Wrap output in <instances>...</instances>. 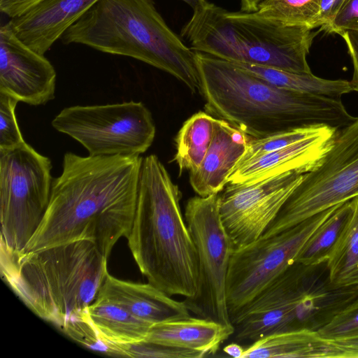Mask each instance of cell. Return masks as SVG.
Returning a JSON list of instances; mask_svg holds the SVG:
<instances>
[{
    "mask_svg": "<svg viewBox=\"0 0 358 358\" xmlns=\"http://www.w3.org/2000/svg\"><path fill=\"white\" fill-rule=\"evenodd\" d=\"M142 161L140 155L66 152L43 219L22 251L89 241L108 258L131 229Z\"/></svg>",
    "mask_w": 358,
    "mask_h": 358,
    "instance_id": "6da1fadb",
    "label": "cell"
},
{
    "mask_svg": "<svg viewBox=\"0 0 358 358\" xmlns=\"http://www.w3.org/2000/svg\"><path fill=\"white\" fill-rule=\"evenodd\" d=\"M195 53L205 111L253 139L306 127L340 129L356 118L341 99L280 89L232 62Z\"/></svg>",
    "mask_w": 358,
    "mask_h": 358,
    "instance_id": "7a4b0ae2",
    "label": "cell"
},
{
    "mask_svg": "<svg viewBox=\"0 0 358 358\" xmlns=\"http://www.w3.org/2000/svg\"><path fill=\"white\" fill-rule=\"evenodd\" d=\"M181 193L155 155L143 158L134 217L127 238L141 273L170 296L193 297L198 257L183 217Z\"/></svg>",
    "mask_w": 358,
    "mask_h": 358,
    "instance_id": "3957f363",
    "label": "cell"
},
{
    "mask_svg": "<svg viewBox=\"0 0 358 358\" xmlns=\"http://www.w3.org/2000/svg\"><path fill=\"white\" fill-rule=\"evenodd\" d=\"M107 260L89 241L29 252L1 246L4 281L34 314L59 328L96 299Z\"/></svg>",
    "mask_w": 358,
    "mask_h": 358,
    "instance_id": "277c9868",
    "label": "cell"
},
{
    "mask_svg": "<svg viewBox=\"0 0 358 358\" xmlns=\"http://www.w3.org/2000/svg\"><path fill=\"white\" fill-rule=\"evenodd\" d=\"M62 39L140 60L200 92L195 52L169 28L153 0H99Z\"/></svg>",
    "mask_w": 358,
    "mask_h": 358,
    "instance_id": "5b68a950",
    "label": "cell"
},
{
    "mask_svg": "<svg viewBox=\"0 0 358 358\" xmlns=\"http://www.w3.org/2000/svg\"><path fill=\"white\" fill-rule=\"evenodd\" d=\"M193 11L181 30L192 50L234 63L311 73L306 57L320 30L255 13L229 12L210 3Z\"/></svg>",
    "mask_w": 358,
    "mask_h": 358,
    "instance_id": "8992f818",
    "label": "cell"
},
{
    "mask_svg": "<svg viewBox=\"0 0 358 358\" xmlns=\"http://www.w3.org/2000/svg\"><path fill=\"white\" fill-rule=\"evenodd\" d=\"M317 266L294 263L250 302L230 316L234 342L248 346L268 335L317 331L358 297V286L335 287Z\"/></svg>",
    "mask_w": 358,
    "mask_h": 358,
    "instance_id": "52a82bcc",
    "label": "cell"
},
{
    "mask_svg": "<svg viewBox=\"0 0 358 358\" xmlns=\"http://www.w3.org/2000/svg\"><path fill=\"white\" fill-rule=\"evenodd\" d=\"M52 168L25 141L0 149L1 246L21 251L37 229L50 198Z\"/></svg>",
    "mask_w": 358,
    "mask_h": 358,
    "instance_id": "ba28073f",
    "label": "cell"
},
{
    "mask_svg": "<svg viewBox=\"0 0 358 358\" xmlns=\"http://www.w3.org/2000/svg\"><path fill=\"white\" fill-rule=\"evenodd\" d=\"M358 196V117L340 129L325 157L303 173L266 229L268 238Z\"/></svg>",
    "mask_w": 358,
    "mask_h": 358,
    "instance_id": "9c48e42d",
    "label": "cell"
},
{
    "mask_svg": "<svg viewBox=\"0 0 358 358\" xmlns=\"http://www.w3.org/2000/svg\"><path fill=\"white\" fill-rule=\"evenodd\" d=\"M184 215L198 257L197 291L184 302L196 317L234 328L227 303L226 285L236 247L220 217L219 194L190 198Z\"/></svg>",
    "mask_w": 358,
    "mask_h": 358,
    "instance_id": "30bf717a",
    "label": "cell"
},
{
    "mask_svg": "<svg viewBox=\"0 0 358 358\" xmlns=\"http://www.w3.org/2000/svg\"><path fill=\"white\" fill-rule=\"evenodd\" d=\"M51 124L94 157L140 155L151 146L156 133L150 111L134 101L64 108Z\"/></svg>",
    "mask_w": 358,
    "mask_h": 358,
    "instance_id": "8fae6325",
    "label": "cell"
},
{
    "mask_svg": "<svg viewBox=\"0 0 358 358\" xmlns=\"http://www.w3.org/2000/svg\"><path fill=\"white\" fill-rule=\"evenodd\" d=\"M339 206L276 235L260 237L235 248L229 265L226 285L230 316L250 302L296 263L299 252L310 236Z\"/></svg>",
    "mask_w": 358,
    "mask_h": 358,
    "instance_id": "7c38bea8",
    "label": "cell"
},
{
    "mask_svg": "<svg viewBox=\"0 0 358 358\" xmlns=\"http://www.w3.org/2000/svg\"><path fill=\"white\" fill-rule=\"evenodd\" d=\"M302 176L287 173L253 183L226 185L219 194L220 214L236 248L264 234Z\"/></svg>",
    "mask_w": 358,
    "mask_h": 358,
    "instance_id": "4fadbf2b",
    "label": "cell"
},
{
    "mask_svg": "<svg viewBox=\"0 0 358 358\" xmlns=\"http://www.w3.org/2000/svg\"><path fill=\"white\" fill-rule=\"evenodd\" d=\"M57 73L41 55L15 35L9 21L0 27V92L31 106L55 98Z\"/></svg>",
    "mask_w": 358,
    "mask_h": 358,
    "instance_id": "5bb4252c",
    "label": "cell"
},
{
    "mask_svg": "<svg viewBox=\"0 0 358 358\" xmlns=\"http://www.w3.org/2000/svg\"><path fill=\"white\" fill-rule=\"evenodd\" d=\"M338 130L325 126L303 141L241 161L230 175L228 183L250 184L287 173H306L325 157Z\"/></svg>",
    "mask_w": 358,
    "mask_h": 358,
    "instance_id": "9a60e30c",
    "label": "cell"
},
{
    "mask_svg": "<svg viewBox=\"0 0 358 358\" xmlns=\"http://www.w3.org/2000/svg\"><path fill=\"white\" fill-rule=\"evenodd\" d=\"M99 0H44L9 21L15 35L41 54Z\"/></svg>",
    "mask_w": 358,
    "mask_h": 358,
    "instance_id": "2e32d148",
    "label": "cell"
},
{
    "mask_svg": "<svg viewBox=\"0 0 358 358\" xmlns=\"http://www.w3.org/2000/svg\"><path fill=\"white\" fill-rule=\"evenodd\" d=\"M252 139L228 122L215 117L208 152L200 166L189 173V182L194 192L207 196L222 191Z\"/></svg>",
    "mask_w": 358,
    "mask_h": 358,
    "instance_id": "e0dca14e",
    "label": "cell"
},
{
    "mask_svg": "<svg viewBox=\"0 0 358 358\" xmlns=\"http://www.w3.org/2000/svg\"><path fill=\"white\" fill-rule=\"evenodd\" d=\"M115 303L152 325L191 317L183 301L148 283L118 279L108 273L97 296Z\"/></svg>",
    "mask_w": 358,
    "mask_h": 358,
    "instance_id": "ac0fdd59",
    "label": "cell"
},
{
    "mask_svg": "<svg viewBox=\"0 0 358 358\" xmlns=\"http://www.w3.org/2000/svg\"><path fill=\"white\" fill-rule=\"evenodd\" d=\"M234 331V328L191 316L152 325L145 341L200 352L207 357L215 354Z\"/></svg>",
    "mask_w": 358,
    "mask_h": 358,
    "instance_id": "d6986e66",
    "label": "cell"
},
{
    "mask_svg": "<svg viewBox=\"0 0 358 358\" xmlns=\"http://www.w3.org/2000/svg\"><path fill=\"white\" fill-rule=\"evenodd\" d=\"M87 318L100 339L118 356L120 348L146 340L152 324L119 305L96 297L87 308Z\"/></svg>",
    "mask_w": 358,
    "mask_h": 358,
    "instance_id": "ffe728a7",
    "label": "cell"
},
{
    "mask_svg": "<svg viewBox=\"0 0 358 358\" xmlns=\"http://www.w3.org/2000/svg\"><path fill=\"white\" fill-rule=\"evenodd\" d=\"M334 349L317 331L302 329L262 337L245 348L242 358H333Z\"/></svg>",
    "mask_w": 358,
    "mask_h": 358,
    "instance_id": "44dd1931",
    "label": "cell"
},
{
    "mask_svg": "<svg viewBox=\"0 0 358 358\" xmlns=\"http://www.w3.org/2000/svg\"><path fill=\"white\" fill-rule=\"evenodd\" d=\"M350 201L348 218L326 262L335 287L358 286V196Z\"/></svg>",
    "mask_w": 358,
    "mask_h": 358,
    "instance_id": "7402d4cb",
    "label": "cell"
},
{
    "mask_svg": "<svg viewBox=\"0 0 358 358\" xmlns=\"http://www.w3.org/2000/svg\"><path fill=\"white\" fill-rule=\"evenodd\" d=\"M234 63V62H232ZM246 71L280 89L336 99L352 91L350 81L327 80L312 73H301L252 64L234 63Z\"/></svg>",
    "mask_w": 358,
    "mask_h": 358,
    "instance_id": "603a6c76",
    "label": "cell"
},
{
    "mask_svg": "<svg viewBox=\"0 0 358 358\" xmlns=\"http://www.w3.org/2000/svg\"><path fill=\"white\" fill-rule=\"evenodd\" d=\"M215 117L199 111L188 118L176 138V162L180 175L184 171H196L201 164L214 133Z\"/></svg>",
    "mask_w": 358,
    "mask_h": 358,
    "instance_id": "cb8c5ba5",
    "label": "cell"
},
{
    "mask_svg": "<svg viewBox=\"0 0 358 358\" xmlns=\"http://www.w3.org/2000/svg\"><path fill=\"white\" fill-rule=\"evenodd\" d=\"M350 201L340 205L314 231L299 252L296 263L317 266L327 262L348 218Z\"/></svg>",
    "mask_w": 358,
    "mask_h": 358,
    "instance_id": "d4e9b609",
    "label": "cell"
},
{
    "mask_svg": "<svg viewBox=\"0 0 358 358\" xmlns=\"http://www.w3.org/2000/svg\"><path fill=\"white\" fill-rule=\"evenodd\" d=\"M321 0H263L256 14L289 24L318 27Z\"/></svg>",
    "mask_w": 358,
    "mask_h": 358,
    "instance_id": "484cf974",
    "label": "cell"
},
{
    "mask_svg": "<svg viewBox=\"0 0 358 358\" xmlns=\"http://www.w3.org/2000/svg\"><path fill=\"white\" fill-rule=\"evenodd\" d=\"M327 125H318L296 128L259 139H252L246 152L240 162L256 155L271 152L291 145L314 136Z\"/></svg>",
    "mask_w": 358,
    "mask_h": 358,
    "instance_id": "4316f807",
    "label": "cell"
},
{
    "mask_svg": "<svg viewBox=\"0 0 358 358\" xmlns=\"http://www.w3.org/2000/svg\"><path fill=\"white\" fill-rule=\"evenodd\" d=\"M317 332L328 341L358 337V297L336 313Z\"/></svg>",
    "mask_w": 358,
    "mask_h": 358,
    "instance_id": "83f0119b",
    "label": "cell"
},
{
    "mask_svg": "<svg viewBox=\"0 0 358 358\" xmlns=\"http://www.w3.org/2000/svg\"><path fill=\"white\" fill-rule=\"evenodd\" d=\"M87 308L70 317L60 329L85 347L110 355V348L100 339L87 318Z\"/></svg>",
    "mask_w": 358,
    "mask_h": 358,
    "instance_id": "f1b7e54d",
    "label": "cell"
},
{
    "mask_svg": "<svg viewBox=\"0 0 358 358\" xmlns=\"http://www.w3.org/2000/svg\"><path fill=\"white\" fill-rule=\"evenodd\" d=\"M17 102L15 98L0 92V149L10 148L24 142L15 115Z\"/></svg>",
    "mask_w": 358,
    "mask_h": 358,
    "instance_id": "f546056e",
    "label": "cell"
},
{
    "mask_svg": "<svg viewBox=\"0 0 358 358\" xmlns=\"http://www.w3.org/2000/svg\"><path fill=\"white\" fill-rule=\"evenodd\" d=\"M119 356L130 357L201 358L197 351L164 345L148 341L120 348Z\"/></svg>",
    "mask_w": 358,
    "mask_h": 358,
    "instance_id": "4dcf8cb0",
    "label": "cell"
},
{
    "mask_svg": "<svg viewBox=\"0 0 358 358\" xmlns=\"http://www.w3.org/2000/svg\"><path fill=\"white\" fill-rule=\"evenodd\" d=\"M322 31L340 36L347 31H358V0H345L331 22Z\"/></svg>",
    "mask_w": 358,
    "mask_h": 358,
    "instance_id": "1f68e13d",
    "label": "cell"
},
{
    "mask_svg": "<svg viewBox=\"0 0 358 358\" xmlns=\"http://www.w3.org/2000/svg\"><path fill=\"white\" fill-rule=\"evenodd\" d=\"M341 36L347 45L353 64V76L350 81L352 91L358 92V31H347Z\"/></svg>",
    "mask_w": 358,
    "mask_h": 358,
    "instance_id": "d6a6232c",
    "label": "cell"
},
{
    "mask_svg": "<svg viewBox=\"0 0 358 358\" xmlns=\"http://www.w3.org/2000/svg\"><path fill=\"white\" fill-rule=\"evenodd\" d=\"M44 0H0V10L10 18L20 16Z\"/></svg>",
    "mask_w": 358,
    "mask_h": 358,
    "instance_id": "836d02e7",
    "label": "cell"
},
{
    "mask_svg": "<svg viewBox=\"0 0 358 358\" xmlns=\"http://www.w3.org/2000/svg\"><path fill=\"white\" fill-rule=\"evenodd\" d=\"M329 342L334 351V358H358V337L331 340Z\"/></svg>",
    "mask_w": 358,
    "mask_h": 358,
    "instance_id": "e575fe53",
    "label": "cell"
},
{
    "mask_svg": "<svg viewBox=\"0 0 358 358\" xmlns=\"http://www.w3.org/2000/svg\"><path fill=\"white\" fill-rule=\"evenodd\" d=\"M345 0H321L320 13L319 16L318 27L322 31L329 25Z\"/></svg>",
    "mask_w": 358,
    "mask_h": 358,
    "instance_id": "d590c367",
    "label": "cell"
},
{
    "mask_svg": "<svg viewBox=\"0 0 358 358\" xmlns=\"http://www.w3.org/2000/svg\"><path fill=\"white\" fill-rule=\"evenodd\" d=\"M224 352L233 357L242 358L245 348L240 343L232 342L223 348Z\"/></svg>",
    "mask_w": 358,
    "mask_h": 358,
    "instance_id": "8d00e7d4",
    "label": "cell"
},
{
    "mask_svg": "<svg viewBox=\"0 0 358 358\" xmlns=\"http://www.w3.org/2000/svg\"><path fill=\"white\" fill-rule=\"evenodd\" d=\"M263 0H241V12L255 13L258 10L259 5Z\"/></svg>",
    "mask_w": 358,
    "mask_h": 358,
    "instance_id": "74e56055",
    "label": "cell"
},
{
    "mask_svg": "<svg viewBox=\"0 0 358 358\" xmlns=\"http://www.w3.org/2000/svg\"><path fill=\"white\" fill-rule=\"evenodd\" d=\"M187 3L193 10L202 8L208 6L210 3L206 0H182Z\"/></svg>",
    "mask_w": 358,
    "mask_h": 358,
    "instance_id": "f35d334b",
    "label": "cell"
}]
</instances>
